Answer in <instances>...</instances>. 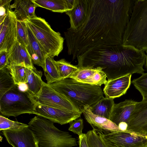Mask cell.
<instances>
[{"mask_svg": "<svg viewBox=\"0 0 147 147\" xmlns=\"http://www.w3.org/2000/svg\"><path fill=\"white\" fill-rule=\"evenodd\" d=\"M16 85L7 67L0 69V98Z\"/></svg>", "mask_w": 147, "mask_h": 147, "instance_id": "cell-27", "label": "cell"}, {"mask_svg": "<svg viewBox=\"0 0 147 147\" xmlns=\"http://www.w3.org/2000/svg\"><path fill=\"white\" fill-rule=\"evenodd\" d=\"M78 144L79 147H88L86 134L83 133L82 135L79 136Z\"/></svg>", "mask_w": 147, "mask_h": 147, "instance_id": "cell-36", "label": "cell"}, {"mask_svg": "<svg viewBox=\"0 0 147 147\" xmlns=\"http://www.w3.org/2000/svg\"><path fill=\"white\" fill-rule=\"evenodd\" d=\"M24 21L47 56H58L63 49L64 38L53 30L44 18L36 16Z\"/></svg>", "mask_w": 147, "mask_h": 147, "instance_id": "cell-6", "label": "cell"}, {"mask_svg": "<svg viewBox=\"0 0 147 147\" xmlns=\"http://www.w3.org/2000/svg\"><path fill=\"white\" fill-rule=\"evenodd\" d=\"M7 52L8 64L22 65L30 68L34 67L26 49L17 40Z\"/></svg>", "mask_w": 147, "mask_h": 147, "instance_id": "cell-17", "label": "cell"}, {"mask_svg": "<svg viewBox=\"0 0 147 147\" xmlns=\"http://www.w3.org/2000/svg\"><path fill=\"white\" fill-rule=\"evenodd\" d=\"M36 103L27 89L22 90L16 85L0 98V112L7 117L34 114Z\"/></svg>", "mask_w": 147, "mask_h": 147, "instance_id": "cell-7", "label": "cell"}, {"mask_svg": "<svg viewBox=\"0 0 147 147\" xmlns=\"http://www.w3.org/2000/svg\"><path fill=\"white\" fill-rule=\"evenodd\" d=\"M56 65L60 76L62 80L69 78L78 69L77 65H74L62 59L55 61Z\"/></svg>", "mask_w": 147, "mask_h": 147, "instance_id": "cell-28", "label": "cell"}, {"mask_svg": "<svg viewBox=\"0 0 147 147\" xmlns=\"http://www.w3.org/2000/svg\"><path fill=\"white\" fill-rule=\"evenodd\" d=\"M82 112L66 111L36 103L34 114L63 125L80 118Z\"/></svg>", "mask_w": 147, "mask_h": 147, "instance_id": "cell-10", "label": "cell"}, {"mask_svg": "<svg viewBox=\"0 0 147 147\" xmlns=\"http://www.w3.org/2000/svg\"><path fill=\"white\" fill-rule=\"evenodd\" d=\"M47 84L59 82L62 80L58 70L53 58L48 56L45 60V69L44 70Z\"/></svg>", "mask_w": 147, "mask_h": 147, "instance_id": "cell-25", "label": "cell"}, {"mask_svg": "<svg viewBox=\"0 0 147 147\" xmlns=\"http://www.w3.org/2000/svg\"><path fill=\"white\" fill-rule=\"evenodd\" d=\"M42 73L36 68H28L27 82L26 84L28 90L33 96H37L42 88L43 81L42 79Z\"/></svg>", "mask_w": 147, "mask_h": 147, "instance_id": "cell-23", "label": "cell"}, {"mask_svg": "<svg viewBox=\"0 0 147 147\" xmlns=\"http://www.w3.org/2000/svg\"><path fill=\"white\" fill-rule=\"evenodd\" d=\"M86 134L88 147H107L100 136L94 130H89Z\"/></svg>", "mask_w": 147, "mask_h": 147, "instance_id": "cell-32", "label": "cell"}, {"mask_svg": "<svg viewBox=\"0 0 147 147\" xmlns=\"http://www.w3.org/2000/svg\"><path fill=\"white\" fill-rule=\"evenodd\" d=\"M146 56L143 51L121 44L87 50L77 57V66L100 67L110 80L134 73L142 74Z\"/></svg>", "mask_w": 147, "mask_h": 147, "instance_id": "cell-2", "label": "cell"}, {"mask_svg": "<svg viewBox=\"0 0 147 147\" xmlns=\"http://www.w3.org/2000/svg\"><path fill=\"white\" fill-rule=\"evenodd\" d=\"M135 1L88 0L86 18L79 28L64 32L74 60L91 49L122 44Z\"/></svg>", "mask_w": 147, "mask_h": 147, "instance_id": "cell-1", "label": "cell"}, {"mask_svg": "<svg viewBox=\"0 0 147 147\" xmlns=\"http://www.w3.org/2000/svg\"><path fill=\"white\" fill-rule=\"evenodd\" d=\"M122 44L147 53V0H135Z\"/></svg>", "mask_w": 147, "mask_h": 147, "instance_id": "cell-4", "label": "cell"}, {"mask_svg": "<svg viewBox=\"0 0 147 147\" xmlns=\"http://www.w3.org/2000/svg\"><path fill=\"white\" fill-rule=\"evenodd\" d=\"M16 40L25 48L29 44L27 26L24 21L17 20Z\"/></svg>", "mask_w": 147, "mask_h": 147, "instance_id": "cell-30", "label": "cell"}, {"mask_svg": "<svg viewBox=\"0 0 147 147\" xmlns=\"http://www.w3.org/2000/svg\"><path fill=\"white\" fill-rule=\"evenodd\" d=\"M81 111L86 121L96 132L106 134L121 131L118 125L109 119L93 113L88 105L85 106Z\"/></svg>", "mask_w": 147, "mask_h": 147, "instance_id": "cell-14", "label": "cell"}, {"mask_svg": "<svg viewBox=\"0 0 147 147\" xmlns=\"http://www.w3.org/2000/svg\"><path fill=\"white\" fill-rule=\"evenodd\" d=\"M48 84L81 111L86 106L91 107L104 97L100 86L79 82L71 78Z\"/></svg>", "mask_w": 147, "mask_h": 147, "instance_id": "cell-3", "label": "cell"}, {"mask_svg": "<svg viewBox=\"0 0 147 147\" xmlns=\"http://www.w3.org/2000/svg\"><path fill=\"white\" fill-rule=\"evenodd\" d=\"M135 87L140 93L142 100H147V73H144L140 77L131 81Z\"/></svg>", "mask_w": 147, "mask_h": 147, "instance_id": "cell-31", "label": "cell"}, {"mask_svg": "<svg viewBox=\"0 0 147 147\" xmlns=\"http://www.w3.org/2000/svg\"><path fill=\"white\" fill-rule=\"evenodd\" d=\"M127 129L147 135V100L137 102L128 121Z\"/></svg>", "mask_w": 147, "mask_h": 147, "instance_id": "cell-15", "label": "cell"}, {"mask_svg": "<svg viewBox=\"0 0 147 147\" xmlns=\"http://www.w3.org/2000/svg\"><path fill=\"white\" fill-rule=\"evenodd\" d=\"M115 104L114 99L104 97L90 108L94 114L109 119Z\"/></svg>", "mask_w": 147, "mask_h": 147, "instance_id": "cell-24", "label": "cell"}, {"mask_svg": "<svg viewBox=\"0 0 147 147\" xmlns=\"http://www.w3.org/2000/svg\"><path fill=\"white\" fill-rule=\"evenodd\" d=\"M37 7H42L53 12L63 13L74 9L75 0H32Z\"/></svg>", "mask_w": 147, "mask_h": 147, "instance_id": "cell-22", "label": "cell"}, {"mask_svg": "<svg viewBox=\"0 0 147 147\" xmlns=\"http://www.w3.org/2000/svg\"><path fill=\"white\" fill-rule=\"evenodd\" d=\"M11 0H0V24L4 20L7 12L10 9Z\"/></svg>", "mask_w": 147, "mask_h": 147, "instance_id": "cell-34", "label": "cell"}, {"mask_svg": "<svg viewBox=\"0 0 147 147\" xmlns=\"http://www.w3.org/2000/svg\"><path fill=\"white\" fill-rule=\"evenodd\" d=\"M131 75L107 80L103 89L105 97L114 99L125 94L131 83Z\"/></svg>", "mask_w": 147, "mask_h": 147, "instance_id": "cell-16", "label": "cell"}, {"mask_svg": "<svg viewBox=\"0 0 147 147\" xmlns=\"http://www.w3.org/2000/svg\"><path fill=\"white\" fill-rule=\"evenodd\" d=\"M107 78L106 75L100 67H79L69 78L79 82L100 86L106 84Z\"/></svg>", "mask_w": 147, "mask_h": 147, "instance_id": "cell-13", "label": "cell"}, {"mask_svg": "<svg viewBox=\"0 0 147 147\" xmlns=\"http://www.w3.org/2000/svg\"><path fill=\"white\" fill-rule=\"evenodd\" d=\"M97 132L107 147H147V135L127 129L106 134Z\"/></svg>", "mask_w": 147, "mask_h": 147, "instance_id": "cell-8", "label": "cell"}, {"mask_svg": "<svg viewBox=\"0 0 147 147\" xmlns=\"http://www.w3.org/2000/svg\"><path fill=\"white\" fill-rule=\"evenodd\" d=\"M33 96L38 104L66 111L81 112L71 102L44 82L40 92Z\"/></svg>", "mask_w": 147, "mask_h": 147, "instance_id": "cell-9", "label": "cell"}, {"mask_svg": "<svg viewBox=\"0 0 147 147\" xmlns=\"http://www.w3.org/2000/svg\"><path fill=\"white\" fill-rule=\"evenodd\" d=\"M37 7L32 0H15L10 6V9L14 8L13 12L17 20L24 21L36 16L35 10Z\"/></svg>", "mask_w": 147, "mask_h": 147, "instance_id": "cell-19", "label": "cell"}, {"mask_svg": "<svg viewBox=\"0 0 147 147\" xmlns=\"http://www.w3.org/2000/svg\"><path fill=\"white\" fill-rule=\"evenodd\" d=\"M145 66L146 69H147V54L146 55V56L145 59Z\"/></svg>", "mask_w": 147, "mask_h": 147, "instance_id": "cell-37", "label": "cell"}, {"mask_svg": "<svg viewBox=\"0 0 147 147\" xmlns=\"http://www.w3.org/2000/svg\"><path fill=\"white\" fill-rule=\"evenodd\" d=\"M8 143L13 147H39L38 139L29 127L19 131H1Z\"/></svg>", "mask_w": 147, "mask_h": 147, "instance_id": "cell-12", "label": "cell"}, {"mask_svg": "<svg viewBox=\"0 0 147 147\" xmlns=\"http://www.w3.org/2000/svg\"><path fill=\"white\" fill-rule=\"evenodd\" d=\"M137 102L131 99H127L115 103L109 119L118 126L121 122L128 124Z\"/></svg>", "mask_w": 147, "mask_h": 147, "instance_id": "cell-18", "label": "cell"}, {"mask_svg": "<svg viewBox=\"0 0 147 147\" xmlns=\"http://www.w3.org/2000/svg\"><path fill=\"white\" fill-rule=\"evenodd\" d=\"M53 122L37 115L30 119L29 127L35 134L39 147H73L76 139L69 133L61 130Z\"/></svg>", "mask_w": 147, "mask_h": 147, "instance_id": "cell-5", "label": "cell"}, {"mask_svg": "<svg viewBox=\"0 0 147 147\" xmlns=\"http://www.w3.org/2000/svg\"><path fill=\"white\" fill-rule=\"evenodd\" d=\"M7 67L16 84L19 86L27 83L28 68L23 66L10 64H8Z\"/></svg>", "mask_w": 147, "mask_h": 147, "instance_id": "cell-26", "label": "cell"}, {"mask_svg": "<svg viewBox=\"0 0 147 147\" xmlns=\"http://www.w3.org/2000/svg\"><path fill=\"white\" fill-rule=\"evenodd\" d=\"M8 64L6 51L0 52V69L6 67Z\"/></svg>", "mask_w": 147, "mask_h": 147, "instance_id": "cell-35", "label": "cell"}, {"mask_svg": "<svg viewBox=\"0 0 147 147\" xmlns=\"http://www.w3.org/2000/svg\"><path fill=\"white\" fill-rule=\"evenodd\" d=\"M88 8V0H80L75 8L65 12L69 18L70 28L76 30L81 27L86 18Z\"/></svg>", "mask_w": 147, "mask_h": 147, "instance_id": "cell-20", "label": "cell"}, {"mask_svg": "<svg viewBox=\"0 0 147 147\" xmlns=\"http://www.w3.org/2000/svg\"><path fill=\"white\" fill-rule=\"evenodd\" d=\"M17 20L13 11L10 10L0 24V52L7 51L16 41Z\"/></svg>", "mask_w": 147, "mask_h": 147, "instance_id": "cell-11", "label": "cell"}, {"mask_svg": "<svg viewBox=\"0 0 147 147\" xmlns=\"http://www.w3.org/2000/svg\"><path fill=\"white\" fill-rule=\"evenodd\" d=\"M27 26L29 44L25 49L33 63L41 67L44 70L45 69V60L47 56L42 50L27 25Z\"/></svg>", "mask_w": 147, "mask_h": 147, "instance_id": "cell-21", "label": "cell"}, {"mask_svg": "<svg viewBox=\"0 0 147 147\" xmlns=\"http://www.w3.org/2000/svg\"><path fill=\"white\" fill-rule=\"evenodd\" d=\"M69 123V130L77 134L79 136L83 134L82 131L84 128V122L82 118H79Z\"/></svg>", "mask_w": 147, "mask_h": 147, "instance_id": "cell-33", "label": "cell"}, {"mask_svg": "<svg viewBox=\"0 0 147 147\" xmlns=\"http://www.w3.org/2000/svg\"><path fill=\"white\" fill-rule=\"evenodd\" d=\"M28 127V125L11 120L1 115L0 116V131L7 130L19 131Z\"/></svg>", "mask_w": 147, "mask_h": 147, "instance_id": "cell-29", "label": "cell"}]
</instances>
